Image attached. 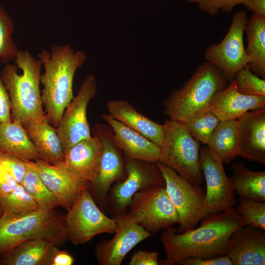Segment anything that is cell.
<instances>
[{
	"label": "cell",
	"mask_w": 265,
	"mask_h": 265,
	"mask_svg": "<svg viewBox=\"0 0 265 265\" xmlns=\"http://www.w3.org/2000/svg\"><path fill=\"white\" fill-rule=\"evenodd\" d=\"M0 161L8 168L18 183L21 184L26 172V161L1 151H0Z\"/></svg>",
	"instance_id": "cell-36"
},
{
	"label": "cell",
	"mask_w": 265,
	"mask_h": 265,
	"mask_svg": "<svg viewBox=\"0 0 265 265\" xmlns=\"http://www.w3.org/2000/svg\"><path fill=\"white\" fill-rule=\"evenodd\" d=\"M116 228L113 237L95 246L94 254L100 265H120L127 254L152 235L136 223L128 213L112 217Z\"/></svg>",
	"instance_id": "cell-15"
},
{
	"label": "cell",
	"mask_w": 265,
	"mask_h": 265,
	"mask_svg": "<svg viewBox=\"0 0 265 265\" xmlns=\"http://www.w3.org/2000/svg\"><path fill=\"white\" fill-rule=\"evenodd\" d=\"M40 176L43 183L59 202L60 206L69 209L82 189L89 184L80 181L67 172L59 163L51 164L37 159Z\"/></svg>",
	"instance_id": "cell-19"
},
{
	"label": "cell",
	"mask_w": 265,
	"mask_h": 265,
	"mask_svg": "<svg viewBox=\"0 0 265 265\" xmlns=\"http://www.w3.org/2000/svg\"><path fill=\"white\" fill-rule=\"evenodd\" d=\"M1 209V207H0V211Z\"/></svg>",
	"instance_id": "cell-43"
},
{
	"label": "cell",
	"mask_w": 265,
	"mask_h": 265,
	"mask_svg": "<svg viewBox=\"0 0 265 265\" xmlns=\"http://www.w3.org/2000/svg\"><path fill=\"white\" fill-rule=\"evenodd\" d=\"M219 122L212 112L203 110L181 123L193 138L207 145Z\"/></svg>",
	"instance_id": "cell-30"
},
{
	"label": "cell",
	"mask_w": 265,
	"mask_h": 265,
	"mask_svg": "<svg viewBox=\"0 0 265 265\" xmlns=\"http://www.w3.org/2000/svg\"><path fill=\"white\" fill-rule=\"evenodd\" d=\"M102 149L100 139L93 135L72 146L58 163L75 178L89 184L98 169Z\"/></svg>",
	"instance_id": "cell-18"
},
{
	"label": "cell",
	"mask_w": 265,
	"mask_h": 265,
	"mask_svg": "<svg viewBox=\"0 0 265 265\" xmlns=\"http://www.w3.org/2000/svg\"><path fill=\"white\" fill-rule=\"evenodd\" d=\"M97 90L96 79L87 76L81 83L78 93L65 109L55 128L64 153L79 141L91 136L86 110L90 101Z\"/></svg>",
	"instance_id": "cell-14"
},
{
	"label": "cell",
	"mask_w": 265,
	"mask_h": 265,
	"mask_svg": "<svg viewBox=\"0 0 265 265\" xmlns=\"http://www.w3.org/2000/svg\"><path fill=\"white\" fill-rule=\"evenodd\" d=\"M44 238L56 244L67 238L65 216L40 208L15 214L3 211L0 218V253L6 254L27 240Z\"/></svg>",
	"instance_id": "cell-5"
},
{
	"label": "cell",
	"mask_w": 265,
	"mask_h": 265,
	"mask_svg": "<svg viewBox=\"0 0 265 265\" xmlns=\"http://www.w3.org/2000/svg\"><path fill=\"white\" fill-rule=\"evenodd\" d=\"M235 208L245 225L265 230V202L240 198Z\"/></svg>",
	"instance_id": "cell-33"
},
{
	"label": "cell",
	"mask_w": 265,
	"mask_h": 265,
	"mask_svg": "<svg viewBox=\"0 0 265 265\" xmlns=\"http://www.w3.org/2000/svg\"><path fill=\"white\" fill-rule=\"evenodd\" d=\"M92 133L100 139L102 149L98 169L88 189L98 207L106 213L107 196L111 187L126 177L123 156L114 141L113 131L108 125L97 124Z\"/></svg>",
	"instance_id": "cell-7"
},
{
	"label": "cell",
	"mask_w": 265,
	"mask_h": 265,
	"mask_svg": "<svg viewBox=\"0 0 265 265\" xmlns=\"http://www.w3.org/2000/svg\"><path fill=\"white\" fill-rule=\"evenodd\" d=\"M226 255L232 265H265V230L244 225L230 235Z\"/></svg>",
	"instance_id": "cell-16"
},
{
	"label": "cell",
	"mask_w": 265,
	"mask_h": 265,
	"mask_svg": "<svg viewBox=\"0 0 265 265\" xmlns=\"http://www.w3.org/2000/svg\"><path fill=\"white\" fill-rule=\"evenodd\" d=\"M241 3L253 13L265 16V0H243Z\"/></svg>",
	"instance_id": "cell-42"
},
{
	"label": "cell",
	"mask_w": 265,
	"mask_h": 265,
	"mask_svg": "<svg viewBox=\"0 0 265 265\" xmlns=\"http://www.w3.org/2000/svg\"><path fill=\"white\" fill-rule=\"evenodd\" d=\"M26 172L21 183L26 191L35 200L40 208L53 209L59 202L42 180L35 161L26 160Z\"/></svg>",
	"instance_id": "cell-29"
},
{
	"label": "cell",
	"mask_w": 265,
	"mask_h": 265,
	"mask_svg": "<svg viewBox=\"0 0 265 265\" xmlns=\"http://www.w3.org/2000/svg\"><path fill=\"white\" fill-rule=\"evenodd\" d=\"M106 106L111 117L160 147L163 138V125L157 123L142 114L128 101H109Z\"/></svg>",
	"instance_id": "cell-23"
},
{
	"label": "cell",
	"mask_w": 265,
	"mask_h": 265,
	"mask_svg": "<svg viewBox=\"0 0 265 265\" xmlns=\"http://www.w3.org/2000/svg\"><path fill=\"white\" fill-rule=\"evenodd\" d=\"M198 228L177 233L172 226L165 229L160 241L165 252V258L160 265L180 264L190 258H213L226 254L230 235L245 225L235 208L207 216Z\"/></svg>",
	"instance_id": "cell-1"
},
{
	"label": "cell",
	"mask_w": 265,
	"mask_h": 265,
	"mask_svg": "<svg viewBox=\"0 0 265 265\" xmlns=\"http://www.w3.org/2000/svg\"><path fill=\"white\" fill-rule=\"evenodd\" d=\"M56 245L47 238L27 240L6 253L3 263L7 265H49Z\"/></svg>",
	"instance_id": "cell-25"
},
{
	"label": "cell",
	"mask_w": 265,
	"mask_h": 265,
	"mask_svg": "<svg viewBox=\"0 0 265 265\" xmlns=\"http://www.w3.org/2000/svg\"><path fill=\"white\" fill-rule=\"evenodd\" d=\"M14 22L0 5V61L2 64L14 61L19 51L12 39L14 32Z\"/></svg>",
	"instance_id": "cell-31"
},
{
	"label": "cell",
	"mask_w": 265,
	"mask_h": 265,
	"mask_svg": "<svg viewBox=\"0 0 265 265\" xmlns=\"http://www.w3.org/2000/svg\"><path fill=\"white\" fill-rule=\"evenodd\" d=\"M129 265H159L158 251L139 250L133 253Z\"/></svg>",
	"instance_id": "cell-39"
},
{
	"label": "cell",
	"mask_w": 265,
	"mask_h": 265,
	"mask_svg": "<svg viewBox=\"0 0 265 265\" xmlns=\"http://www.w3.org/2000/svg\"><path fill=\"white\" fill-rule=\"evenodd\" d=\"M237 90L250 96H265V80L254 74L247 65L234 76Z\"/></svg>",
	"instance_id": "cell-34"
},
{
	"label": "cell",
	"mask_w": 265,
	"mask_h": 265,
	"mask_svg": "<svg viewBox=\"0 0 265 265\" xmlns=\"http://www.w3.org/2000/svg\"><path fill=\"white\" fill-rule=\"evenodd\" d=\"M0 206L3 211L23 213L36 210L40 207L23 186L19 184L16 188L5 195H0Z\"/></svg>",
	"instance_id": "cell-32"
},
{
	"label": "cell",
	"mask_w": 265,
	"mask_h": 265,
	"mask_svg": "<svg viewBox=\"0 0 265 265\" xmlns=\"http://www.w3.org/2000/svg\"><path fill=\"white\" fill-rule=\"evenodd\" d=\"M128 208L130 216L151 235L180 223L165 185L152 186L137 192Z\"/></svg>",
	"instance_id": "cell-8"
},
{
	"label": "cell",
	"mask_w": 265,
	"mask_h": 265,
	"mask_svg": "<svg viewBox=\"0 0 265 265\" xmlns=\"http://www.w3.org/2000/svg\"><path fill=\"white\" fill-rule=\"evenodd\" d=\"M182 265H232L229 257L222 255L213 258H190L182 261Z\"/></svg>",
	"instance_id": "cell-40"
},
{
	"label": "cell",
	"mask_w": 265,
	"mask_h": 265,
	"mask_svg": "<svg viewBox=\"0 0 265 265\" xmlns=\"http://www.w3.org/2000/svg\"><path fill=\"white\" fill-rule=\"evenodd\" d=\"M158 161L173 169L196 186H201L204 177L199 165L200 142L193 138L184 125L167 120Z\"/></svg>",
	"instance_id": "cell-6"
},
{
	"label": "cell",
	"mask_w": 265,
	"mask_h": 265,
	"mask_svg": "<svg viewBox=\"0 0 265 265\" xmlns=\"http://www.w3.org/2000/svg\"><path fill=\"white\" fill-rule=\"evenodd\" d=\"M199 165L206 184L204 218L236 206V193L221 158L207 146H202L199 150Z\"/></svg>",
	"instance_id": "cell-13"
},
{
	"label": "cell",
	"mask_w": 265,
	"mask_h": 265,
	"mask_svg": "<svg viewBox=\"0 0 265 265\" xmlns=\"http://www.w3.org/2000/svg\"><path fill=\"white\" fill-rule=\"evenodd\" d=\"M165 181L167 192L179 215L180 223L176 229L182 233L194 228L204 217L205 193L173 169L156 161Z\"/></svg>",
	"instance_id": "cell-11"
},
{
	"label": "cell",
	"mask_w": 265,
	"mask_h": 265,
	"mask_svg": "<svg viewBox=\"0 0 265 265\" xmlns=\"http://www.w3.org/2000/svg\"><path fill=\"white\" fill-rule=\"evenodd\" d=\"M14 61L5 64L0 77L11 101V120L25 125L46 114L40 89L42 63L26 49L19 50Z\"/></svg>",
	"instance_id": "cell-3"
},
{
	"label": "cell",
	"mask_w": 265,
	"mask_h": 265,
	"mask_svg": "<svg viewBox=\"0 0 265 265\" xmlns=\"http://www.w3.org/2000/svg\"><path fill=\"white\" fill-rule=\"evenodd\" d=\"M11 112L10 97L0 76V123L11 121Z\"/></svg>",
	"instance_id": "cell-37"
},
{
	"label": "cell",
	"mask_w": 265,
	"mask_h": 265,
	"mask_svg": "<svg viewBox=\"0 0 265 265\" xmlns=\"http://www.w3.org/2000/svg\"><path fill=\"white\" fill-rule=\"evenodd\" d=\"M24 126L40 159L53 165L63 160L64 155L61 142L56 128L49 123L46 114Z\"/></svg>",
	"instance_id": "cell-22"
},
{
	"label": "cell",
	"mask_w": 265,
	"mask_h": 265,
	"mask_svg": "<svg viewBox=\"0 0 265 265\" xmlns=\"http://www.w3.org/2000/svg\"><path fill=\"white\" fill-rule=\"evenodd\" d=\"M65 215L67 239L75 245L86 243L103 233L113 234L115 220L98 207L88 187L80 192Z\"/></svg>",
	"instance_id": "cell-10"
},
{
	"label": "cell",
	"mask_w": 265,
	"mask_h": 265,
	"mask_svg": "<svg viewBox=\"0 0 265 265\" xmlns=\"http://www.w3.org/2000/svg\"><path fill=\"white\" fill-rule=\"evenodd\" d=\"M246 53L250 60L247 65L256 75L265 79V16L253 13L248 19L245 31Z\"/></svg>",
	"instance_id": "cell-26"
},
{
	"label": "cell",
	"mask_w": 265,
	"mask_h": 265,
	"mask_svg": "<svg viewBox=\"0 0 265 265\" xmlns=\"http://www.w3.org/2000/svg\"><path fill=\"white\" fill-rule=\"evenodd\" d=\"M229 178L236 193L240 198L265 202V172L254 171L243 162H235Z\"/></svg>",
	"instance_id": "cell-27"
},
{
	"label": "cell",
	"mask_w": 265,
	"mask_h": 265,
	"mask_svg": "<svg viewBox=\"0 0 265 265\" xmlns=\"http://www.w3.org/2000/svg\"><path fill=\"white\" fill-rule=\"evenodd\" d=\"M191 3L197 4L201 10L211 16L217 15L220 11L229 13L243 0H186Z\"/></svg>",
	"instance_id": "cell-35"
},
{
	"label": "cell",
	"mask_w": 265,
	"mask_h": 265,
	"mask_svg": "<svg viewBox=\"0 0 265 265\" xmlns=\"http://www.w3.org/2000/svg\"><path fill=\"white\" fill-rule=\"evenodd\" d=\"M238 156L265 164V108L249 111L238 119Z\"/></svg>",
	"instance_id": "cell-17"
},
{
	"label": "cell",
	"mask_w": 265,
	"mask_h": 265,
	"mask_svg": "<svg viewBox=\"0 0 265 265\" xmlns=\"http://www.w3.org/2000/svg\"><path fill=\"white\" fill-rule=\"evenodd\" d=\"M207 145L223 163L228 164L234 160L238 156V120L220 121Z\"/></svg>",
	"instance_id": "cell-28"
},
{
	"label": "cell",
	"mask_w": 265,
	"mask_h": 265,
	"mask_svg": "<svg viewBox=\"0 0 265 265\" xmlns=\"http://www.w3.org/2000/svg\"><path fill=\"white\" fill-rule=\"evenodd\" d=\"M265 108V96H250L239 92L233 80L218 92L205 110L212 112L220 121L238 120L245 113Z\"/></svg>",
	"instance_id": "cell-20"
},
{
	"label": "cell",
	"mask_w": 265,
	"mask_h": 265,
	"mask_svg": "<svg viewBox=\"0 0 265 265\" xmlns=\"http://www.w3.org/2000/svg\"><path fill=\"white\" fill-rule=\"evenodd\" d=\"M126 177L114 184L107 196L108 212L112 217L128 212L133 195L138 191L156 185H165L156 162L133 159L123 156Z\"/></svg>",
	"instance_id": "cell-9"
},
{
	"label": "cell",
	"mask_w": 265,
	"mask_h": 265,
	"mask_svg": "<svg viewBox=\"0 0 265 265\" xmlns=\"http://www.w3.org/2000/svg\"><path fill=\"white\" fill-rule=\"evenodd\" d=\"M18 184L8 168L0 161V195L11 192Z\"/></svg>",
	"instance_id": "cell-38"
},
{
	"label": "cell",
	"mask_w": 265,
	"mask_h": 265,
	"mask_svg": "<svg viewBox=\"0 0 265 265\" xmlns=\"http://www.w3.org/2000/svg\"><path fill=\"white\" fill-rule=\"evenodd\" d=\"M102 117L112 129L114 141L124 156L148 161L158 160L159 146L110 115L105 114Z\"/></svg>",
	"instance_id": "cell-21"
},
{
	"label": "cell",
	"mask_w": 265,
	"mask_h": 265,
	"mask_svg": "<svg viewBox=\"0 0 265 265\" xmlns=\"http://www.w3.org/2000/svg\"><path fill=\"white\" fill-rule=\"evenodd\" d=\"M0 151L25 161L40 159L24 125L18 121L0 123Z\"/></svg>",
	"instance_id": "cell-24"
},
{
	"label": "cell",
	"mask_w": 265,
	"mask_h": 265,
	"mask_svg": "<svg viewBox=\"0 0 265 265\" xmlns=\"http://www.w3.org/2000/svg\"><path fill=\"white\" fill-rule=\"evenodd\" d=\"M247 20L245 11L234 13L225 36L219 44L209 45L204 54L206 61L220 69L229 82L234 80L236 73L246 66L250 60L243 42Z\"/></svg>",
	"instance_id": "cell-12"
},
{
	"label": "cell",
	"mask_w": 265,
	"mask_h": 265,
	"mask_svg": "<svg viewBox=\"0 0 265 265\" xmlns=\"http://www.w3.org/2000/svg\"><path fill=\"white\" fill-rule=\"evenodd\" d=\"M37 56L45 69L40 77V83L43 85L42 104L49 123L56 128L74 97V75L86 62L87 56L81 50L75 51L69 44H56L52 45L50 52L42 49Z\"/></svg>",
	"instance_id": "cell-2"
},
{
	"label": "cell",
	"mask_w": 265,
	"mask_h": 265,
	"mask_svg": "<svg viewBox=\"0 0 265 265\" xmlns=\"http://www.w3.org/2000/svg\"><path fill=\"white\" fill-rule=\"evenodd\" d=\"M229 82L220 69L204 62L180 89L173 90L163 102V114L170 120L184 122L206 109Z\"/></svg>",
	"instance_id": "cell-4"
},
{
	"label": "cell",
	"mask_w": 265,
	"mask_h": 265,
	"mask_svg": "<svg viewBox=\"0 0 265 265\" xmlns=\"http://www.w3.org/2000/svg\"><path fill=\"white\" fill-rule=\"evenodd\" d=\"M74 257L66 251L59 250L56 247L53 250L49 265H72Z\"/></svg>",
	"instance_id": "cell-41"
}]
</instances>
